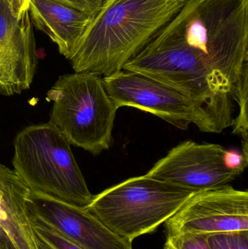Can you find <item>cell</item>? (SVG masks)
Segmentation results:
<instances>
[{
    "mask_svg": "<svg viewBox=\"0 0 248 249\" xmlns=\"http://www.w3.org/2000/svg\"><path fill=\"white\" fill-rule=\"evenodd\" d=\"M150 42L205 61L234 99L248 77V0H186Z\"/></svg>",
    "mask_w": 248,
    "mask_h": 249,
    "instance_id": "1",
    "label": "cell"
},
{
    "mask_svg": "<svg viewBox=\"0 0 248 249\" xmlns=\"http://www.w3.org/2000/svg\"><path fill=\"white\" fill-rule=\"evenodd\" d=\"M227 151L219 144L186 141L172 148L147 175L195 192L227 185L242 173L227 166Z\"/></svg>",
    "mask_w": 248,
    "mask_h": 249,
    "instance_id": "8",
    "label": "cell"
},
{
    "mask_svg": "<svg viewBox=\"0 0 248 249\" xmlns=\"http://www.w3.org/2000/svg\"><path fill=\"white\" fill-rule=\"evenodd\" d=\"M13 165L31 191L82 208L93 200L69 142L49 123L29 126L17 135Z\"/></svg>",
    "mask_w": 248,
    "mask_h": 249,
    "instance_id": "3",
    "label": "cell"
},
{
    "mask_svg": "<svg viewBox=\"0 0 248 249\" xmlns=\"http://www.w3.org/2000/svg\"><path fill=\"white\" fill-rule=\"evenodd\" d=\"M47 101L52 102L49 124L70 144L93 155L111 147L118 108L100 75L75 72L61 76L48 90Z\"/></svg>",
    "mask_w": 248,
    "mask_h": 249,
    "instance_id": "5",
    "label": "cell"
},
{
    "mask_svg": "<svg viewBox=\"0 0 248 249\" xmlns=\"http://www.w3.org/2000/svg\"><path fill=\"white\" fill-rule=\"evenodd\" d=\"M186 0H108L69 61L75 72L110 75L123 70L176 16Z\"/></svg>",
    "mask_w": 248,
    "mask_h": 249,
    "instance_id": "2",
    "label": "cell"
},
{
    "mask_svg": "<svg viewBox=\"0 0 248 249\" xmlns=\"http://www.w3.org/2000/svg\"><path fill=\"white\" fill-rule=\"evenodd\" d=\"M208 242L211 249H248V231L211 234Z\"/></svg>",
    "mask_w": 248,
    "mask_h": 249,
    "instance_id": "15",
    "label": "cell"
},
{
    "mask_svg": "<svg viewBox=\"0 0 248 249\" xmlns=\"http://www.w3.org/2000/svg\"><path fill=\"white\" fill-rule=\"evenodd\" d=\"M103 82L118 109L129 107L141 109L182 130L194 124L205 133L222 131L200 104L149 76L122 70L105 76Z\"/></svg>",
    "mask_w": 248,
    "mask_h": 249,
    "instance_id": "6",
    "label": "cell"
},
{
    "mask_svg": "<svg viewBox=\"0 0 248 249\" xmlns=\"http://www.w3.org/2000/svg\"><path fill=\"white\" fill-rule=\"evenodd\" d=\"M225 161L229 168L243 173L248 165V155L238 151H227Z\"/></svg>",
    "mask_w": 248,
    "mask_h": 249,
    "instance_id": "18",
    "label": "cell"
},
{
    "mask_svg": "<svg viewBox=\"0 0 248 249\" xmlns=\"http://www.w3.org/2000/svg\"><path fill=\"white\" fill-rule=\"evenodd\" d=\"M195 193L146 174L93 196L85 209L112 232L132 242L157 231Z\"/></svg>",
    "mask_w": 248,
    "mask_h": 249,
    "instance_id": "4",
    "label": "cell"
},
{
    "mask_svg": "<svg viewBox=\"0 0 248 249\" xmlns=\"http://www.w3.org/2000/svg\"><path fill=\"white\" fill-rule=\"evenodd\" d=\"M30 216L31 222L39 249H82L64 238L53 228L35 217Z\"/></svg>",
    "mask_w": 248,
    "mask_h": 249,
    "instance_id": "13",
    "label": "cell"
},
{
    "mask_svg": "<svg viewBox=\"0 0 248 249\" xmlns=\"http://www.w3.org/2000/svg\"><path fill=\"white\" fill-rule=\"evenodd\" d=\"M28 10L33 26L46 34L56 44L60 53L68 60L93 19L51 0H30Z\"/></svg>",
    "mask_w": 248,
    "mask_h": 249,
    "instance_id": "12",
    "label": "cell"
},
{
    "mask_svg": "<svg viewBox=\"0 0 248 249\" xmlns=\"http://www.w3.org/2000/svg\"><path fill=\"white\" fill-rule=\"evenodd\" d=\"M37 67L33 25L26 10L20 18L0 0V94L14 96L30 89Z\"/></svg>",
    "mask_w": 248,
    "mask_h": 249,
    "instance_id": "10",
    "label": "cell"
},
{
    "mask_svg": "<svg viewBox=\"0 0 248 249\" xmlns=\"http://www.w3.org/2000/svg\"><path fill=\"white\" fill-rule=\"evenodd\" d=\"M31 190L0 164V249H39L26 200Z\"/></svg>",
    "mask_w": 248,
    "mask_h": 249,
    "instance_id": "11",
    "label": "cell"
},
{
    "mask_svg": "<svg viewBox=\"0 0 248 249\" xmlns=\"http://www.w3.org/2000/svg\"><path fill=\"white\" fill-rule=\"evenodd\" d=\"M26 205L29 214L82 249H133L131 241L112 232L85 208L32 191Z\"/></svg>",
    "mask_w": 248,
    "mask_h": 249,
    "instance_id": "9",
    "label": "cell"
},
{
    "mask_svg": "<svg viewBox=\"0 0 248 249\" xmlns=\"http://www.w3.org/2000/svg\"><path fill=\"white\" fill-rule=\"evenodd\" d=\"M8 3L13 15L20 18L26 10L29 9L30 0H5Z\"/></svg>",
    "mask_w": 248,
    "mask_h": 249,
    "instance_id": "19",
    "label": "cell"
},
{
    "mask_svg": "<svg viewBox=\"0 0 248 249\" xmlns=\"http://www.w3.org/2000/svg\"><path fill=\"white\" fill-rule=\"evenodd\" d=\"M234 99L238 103L239 115L233 124V134L240 136L243 139V152L248 155V78L245 79L236 89Z\"/></svg>",
    "mask_w": 248,
    "mask_h": 249,
    "instance_id": "14",
    "label": "cell"
},
{
    "mask_svg": "<svg viewBox=\"0 0 248 249\" xmlns=\"http://www.w3.org/2000/svg\"><path fill=\"white\" fill-rule=\"evenodd\" d=\"M95 18L108 0H51Z\"/></svg>",
    "mask_w": 248,
    "mask_h": 249,
    "instance_id": "17",
    "label": "cell"
},
{
    "mask_svg": "<svg viewBox=\"0 0 248 249\" xmlns=\"http://www.w3.org/2000/svg\"><path fill=\"white\" fill-rule=\"evenodd\" d=\"M166 237L248 231V193L224 185L195 193L165 222Z\"/></svg>",
    "mask_w": 248,
    "mask_h": 249,
    "instance_id": "7",
    "label": "cell"
},
{
    "mask_svg": "<svg viewBox=\"0 0 248 249\" xmlns=\"http://www.w3.org/2000/svg\"><path fill=\"white\" fill-rule=\"evenodd\" d=\"M206 234L186 233L166 237L164 249H211Z\"/></svg>",
    "mask_w": 248,
    "mask_h": 249,
    "instance_id": "16",
    "label": "cell"
}]
</instances>
